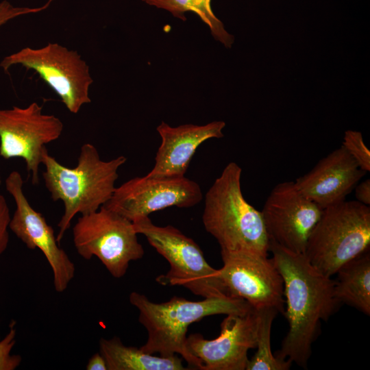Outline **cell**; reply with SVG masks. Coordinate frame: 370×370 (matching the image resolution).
Masks as SVG:
<instances>
[{"label": "cell", "mask_w": 370, "mask_h": 370, "mask_svg": "<svg viewBox=\"0 0 370 370\" xmlns=\"http://www.w3.org/2000/svg\"><path fill=\"white\" fill-rule=\"evenodd\" d=\"M269 251L283 279L284 315L288 323V331L275 356L307 369L321 321L328 320L341 305L334 296V281L312 266L303 254L270 241Z\"/></svg>", "instance_id": "cell-1"}, {"label": "cell", "mask_w": 370, "mask_h": 370, "mask_svg": "<svg viewBox=\"0 0 370 370\" xmlns=\"http://www.w3.org/2000/svg\"><path fill=\"white\" fill-rule=\"evenodd\" d=\"M126 161L123 156L109 161L102 160L97 149L90 143H85L80 148L77 165L70 168L50 156L47 149L44 150L42 164L45 166V186L53 201H61L64 205V212L58 225V243L76 214L95 212L110 200L116 188L118 171Z\"/></svg>", "instance_id": "cell-2"}, {"label": "cell", "mask_w": 370, "mask_h": 370, "mask_svg": "<svg viewBox=\"0 0 370 370\" xmlns=\"http://www.w3.org/2000/svg\"><path fill=\"white\" fill-rule=\"evenodd\" d=\"M129 300L138 310V321L147 331V340L140 347L143 351L150 354L158 353L163 357L180 354L190 369L201 370V360L186 348L188 327L207 316L242 314L254 308L245 299L233 297L189 301L174 296L168 301L154 303L143 294L132 292Z\"/></svg>", "instance_id": "cell-3"}, {"label": "cell", "mask_w": 370, "mask_h": 370, "mask_svg": "<svg viewBox=\"0 0 370 370\" xmlns=\"http://www.w3.org/2000/svg\"><path fill=\"white\" fill-rule=\"evenodd\" d=\"M242 169L228 163L205 195L202 221L221 250L268 256L269 240L262 214L245 199Z\"/></svg>", "instance_id": "cell-4"}, {"label": "cell", "mask_w": 370, "mask_h": 370, "mask_svg": "<svg viewBox=\"0 0 370 370\" xmlns=\"http://www.w3.org/2000/svg\"><path fill=\"white\" fill-rule=\"evenodd\" d=\"M369 245L370 207L345 200L323 210L304 255L312 266L332 277L344 264L369 249Z\"/></svg>", "instance_id": "cell-5"}, {"label": "cell", "mask_w": 370, "mask_h": 370, "mask_svg": "<svg viewBox=\"0 0 370 370\" xmlns=\"http://www.w3.org/2000/svg\"><path fill=\"white\" fill-rule=\"evenodd\" d=\"M132 223L136 233L144 235L170 264V270L156 278L159 284L182 286L204 298L230 297L219 277L218 269L207 262L199 246L192 238L172 225H156L149 216L139 217Z\"/></svg>", "instance_id": "cell-6"}, {"label": "cell", "mask_w": 370, "mask_h": 370, "mask_svg": "<svg viewBox=\"0 0 370 370\" xmlns=\"http://www.w3.org/2000/svg\"><path fill=\"white\" fill-rule=\"evenodd\" d=\"M133 223L102 206L82 214L73 228L77 254L85 260L96 256L115 278L124 276L131 261L143 258Z\"/></svg>", "instance_id": "cell-7"}, {"label": "cell", "mask_w": 370, "mask_h": 370, "mask_svg": "<svg viewBox=\"0 0 370 370\" xmlns=\"http://www.w3.org/2000/svg\"><path fill=\"white\" fill-rule=\"evenodd\" d=\"M17 64L34 71L70 112L77 114L91 102L89 89L93 79L89 66L76 51L52 42L36 49L26 47L5 57L0 66L6 71Z\"/></svg>", "instance_id": "cell-8"}, {"label": "cell", "mask_w": 370, "mask_h": 370, "mask_svg": "<svg viewBox=\"0 0 370 370\" xmlns=\"http://www.w3.org/2000/svg\"><path fill=\"white\" fill-rule=\"evenodd\" d=\"M63 129L62 121L44 113L37 102L23 108L0 109V156L22 158L32 184L36 185L46 145L58 139Z\"/></svg>", "instance_id": "cell-9"}, {"label": "cell", "mask_w": 370, "mask_h": 370, "mask_svg": "<svg viewBox=\"0 0 370 370\" xmlns=\"http://www.w3.org/2000/svg\"><path fill=\"white\" fill-rule=\"evenodd\" d=\"M223 267L219 277L229 295L247 301L255 310L285 311L283 279L268 256L221 250Z\"/></svg>", "instance_id": "cell-10"}, {"label": "cell", "mask_w": 370, "mask_h": 370, "mask_svg": "<svg viewBox=\"0 0 370 370\" xmlns=\"http://www.w3.org/2000/svg\"><path fill=\"white\" fill-rule=\"evenodd\" d=\"M203 198L199 185L187 177L132 178L116 187L104 205L133 222L169 207L190 208Z\"/></svg>", "instance_id": "cell-11"}, {"label": "cell", "mask_w": 370, "mask_h": 370, "mask_svg": "<svg viewBox=\"0 0 370 370\" xmlns=\"http://www.w3.org/2000/svg\"><path fill=\"white\" fill-rule=\"evenodd\" d=\"M323 209L306 197L293 181L276 184L261 211L270 242L304 254L309 236Z\"/></svg>", "instance_id": "cell-12"}, {"label": "cell", "mask_w": 370, "mask_h": 370, "mask_svg": "<svg viewBox=\"0 0 370 370\" xmlns=\"http://www.w3.org/2000/svg\"><path fill=\"white\" fill-rule=\"evenodd\" d=\"M5 184L16 204L10 221V230L28 249L37 248L43 253L53 272L55 290L58 293L64 292L75 276V264L60 247L52 227L27 200L23 192L21 173L12 171Z\"/></svg>", "instance_id": "cell-13"}, {"label": "cell", "mask_w": 370, "mask_h": 370, "mask_svg": "<svg viewBox=\"0 0 370 370\" xmlns=\"http://www.w3.org/2000/svg\"><path fill=\"white\" fill-rule=\"evenodd\" d=\"M257 326L254 308L242 314H227L217 338L207 340L192 334L186 338V348L201 360L202 370H245L248 351L256 347Z\"/></svg>", "instance_id": "cell-14"}, {"label": "cell", "mask_w": 370, "mask_h": 370, "mask_svg": "<svg viewBox=\"0 0 370 370\" xmlns=\"http://www.w3.org/2000/svg\"><path fill=\"white\" fill-rule=\"evenodd\" d=\"M366 173L341 145L294 182L306 197L323 210L345 201Z\"/></svg>", "instance_id": "cell-15"}, {"label": "cell", "mask_w": 370, "mask_h": 370, "mask_svg": "<svg viewBox=\"0 0 370 370\" xmlns=\"http://www.w3.org/2000/svg\"><path fill=\"white\" fill-rule=\"evenodd\" d=\"M223 121L206 125L184 124L171 127L162 122L157 131L161 144L155 157V164L146 175L151 177H182L188 168L197 149L210 138L223 136Z\"/></svg>", "instance_id": "cell-16"}, {"label": "cell", "mask_w": 370, "mask_h": 370, "mask_svg": "<svg viewBox=\"0 0 370 370\" xmlns=\"http://www.w3.org/2000/svg\"><path fill=\"white\" fill-rule=\"evenodd\" d=\"M334 293L337 301L370 314L369 249L344 264L336 273Z\"/></svg>", "instance_id": "cell-17"}, {"label": "cell", "mask_w": 370, "mask_h": 370, "mask_svg": "<svg viewBox=\"0 0 370 370\" xmlns=\"http://www.w3.org/2000/svg\"><path fill=\"white\" fill-rule=\"evenodd\" d=\"M99 353L108 370H184L176 355L163 357L147 354L140 348L125 345L119 337L99 340Z\"/></svg>", "instance_id": "cell-18"}, {"label": "cell", "mask_w": 370, "mask_h": 370, "mask_svg": "<svg viewBox=\"0 0 370 370\" xmlns=\"http://www.w3.org/2000/svg\"><path fill=\"white\" fill-rule=\"evenodd\" d=\"M148 5L169 12L173 16L186 21L185 13L193 12L210 29L212 36L230 47L234 36L226 32L222 22L214 15L211 8V0H145Z\"/></svg>", "instance_id": "cell-19"}, {"label": "cell", "mask_w": 370, "mask_h": 370, "mask_svg": "<svg viewBox=\"0 0 370 370\" xmlns=\"http://www.w3.org/2000/svg\"><path fill=\"white\" fill-rule=\"evenodd\" d=\"M258 314L257 351L249 360L246 370H288L292 362L275 356L271 347L273 321L278 312L273 308L256 310Z\"/></svg>", "instance_id": "cell-20"}, {"label": "cell", "mask_w": 370, "mask_h": 370, "mask_svg": "<svg viewBox=\"0 0 370 370\" xmlns=\"http://www.w3.org/2000/svg\"><path fill=\"white\" fill-rule=\"evenodd\" d=\"M342 146L356 161L360 169L366 173L370 171V151L365 145L360 132L346 131Z\"/></svg>", "instance_id": "cell-21"}, {"label": "cell", "mask_w": 370, "mask_h": 370, "mask_svg": "<svg viewBox=\"0 0 370 370\" xmlns=\"http://www.w3.org/2000/svg\"><path fill=\"white\" fill-rule=\"evenodd\" d=\"M16 321L12 320L8 332L0 339V370H14L21 363V356L11 353L16 344Z\"/></svg>", "instance_id": "cell-22"}, {"label": "cell", "mask_w": 370, "mask_h": 370, "mask_svg": "<svg viewBox=\"0 0 370 370\" xmlns=\"http://www.w3.org/2000/svg\"><path fill=\"white\" fill-rule=\"evenodd\" d=\"M54 0H48L44 5L36 8L15 7L9 1L3 0L0 2V27L8 21L29 14L40 12L47 9Z\"/></svg>", "instance_id": "cell-23"}, {"label": "cell", "mask_w": 370, "mask_h": 370, "mask_svg": "<svg viewBox=\"0 0 370 370\" xmlns=\"http://www.w3.org/2000/svg\"><path fill=\"white\" fill-rule=\"evenodd\" d=\"M10 219L9 206L3 195L0 194V256L8 246Z\"/></svg>", "instance_id": "cell-24"}, {"label": "cell", "mask_w": 370, "mask_h": 370, "mask_svg": "<svg viewBox=\"0 0 370 370\" xmlns=\"http://www.w3.org/2000/svg\"><path fill=\"white\" fill-rule=\"evenodd\" d=\"M355 197L359 203L369 206L370 205V180L366 179L358 183L354 188Z\"/></svg>", "instance_id": "cell-25"}, {"label": "cell", "mask_w": 370, "mask_h": 370, "mask_svg": "<svg viewBox=\"0 0 370 370\" xmlns=\"http://www.w3.org/2000/svg\"><path fill=\"white\" fill-rule=\"evenodd\" d=\"M86 369L87 370H108L106 362L99 352L95 353L90 358Z\"/></svg>", "instance_id": "cell-26"}, {"label": "cell", "mask_w": 370, "mask_h": 370, "mask_svg": "<svg viewBox=\"0 0 370 370\" xmlns=\"http://www.w3.org/2000/svg\"><path fill=\"white\" fill-rule=\"evenodd\" d=\"M0 185H1V178H0Z\"/></svg>", "instance_id": "cell-27"}, {"label": "cell", "mask_w": 370, "mask_h": 370, "mask_svg": "<svg viewBox=\"0 0 370 370\" xmlns=\"http://www.w3.org/2000/svg\"><path fill=\"white\" fill-rule=\"evenodd\" d=\"M143 1H145V0H143Z\"/></svg>", "instance_id": "cell-28"}, {"label": "cell", "mask_w": 370, "mask_h": 370, "mask_svg": "<svg viewBox=\"0 0 370 370\" xmlns=\"http://www.w3.org/2000/svg\"><path fill=\"white\" fill-rule=\"evenodd\" d=\"M0 339H1V338H0Z\"/></svg>", "instance_id": "cell-29"}]
</instances>
